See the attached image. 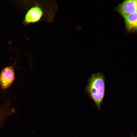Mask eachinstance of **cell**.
Listing matches in <instances>:
<instances>
[{"instance_id":"obj_1","label":"cell","mask_w":137,"mask_h":137,"mask_svg":"<svg viewBox=\"0 0 137 137\" xmlns=\"http://www.w3.org/2000/svg\"><path fill=\"white\" fill-rule=\"evenodd\" d=\"M105 80L104 76L101 72L93 74L89 78L85 88V92L99 110L105 95Z\"/></svg>"},{"instance_id":"obj_2","label":"cell","mask_w":137,"mask_h":137,"mask_svg":"<svg viewBox=\"0 0 137 137\" xmlns=\"http://www.w3.org/2000/svg\"><path fill=\"white\" fill-rule=\"evenodd\" d=\"M14 70L12 66H7L2 71L0 75V86L5 90L10 87L15 79Z\"/></svg>"},{"instance_id":"obj_3","label":"cell","mask_w":137,"mask_h":137,"mask_svg":"<svg viewBox=\"0 0 137 137\" xmlns=\"http://www.w3.org/2000/svg\"><path fill=\"white\" fill-rule=\"evenodd\" d=\"M44 11L38 5L30 8L26 13L23 21L24 24H27L39 21L44 15Z\"/></svg>"},{"instance_id":"obj_4","label":"cell","mask_w":137,"mask_h":137,"mask_svg":"<svg viewBox=\"0 0 137 137\" xmlns=\"http://www.w3.org/2000/svg\"><path fill=\"white\" fill-rule=\"evenodd\" d=\"M118 10L124 18L129 14L136 12L137 1H125L118 6Z\"/></svg>"},{"instance_id":"obj_5","label":"cell","mask_w":137,"mask_h":137,"mask_svg":"<svg viewBox=\"0 0 137 137\" xmlns=\"http://www.w3.org/2000/svg\"><path fill=\"white\" fill-rule=\"evenodd\" d=\"M126 27L129 31L137 30V12L129 14L124 18Z\"/></svg>"}]
</instances>
